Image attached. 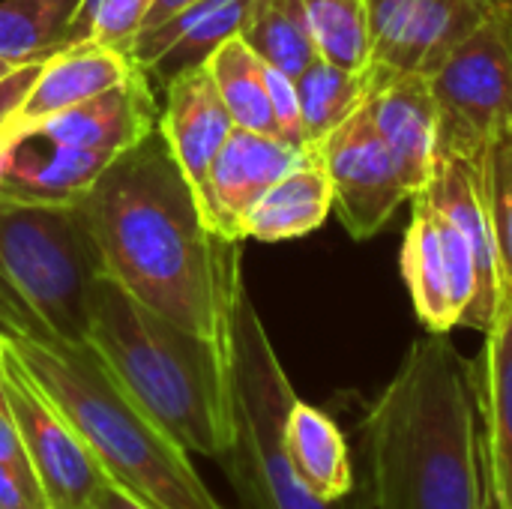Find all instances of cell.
<instances>
[{
  "label": "cell",
  "mask_w": 512,
  "mask_h": 509,
  "mask_svg": "<svg viewBox=\"0 0 512 509\" xmlns=\"http://www.w3.org/2000/svg\"><path fill=\"white\" fill-rule=\"evenodd\" d=\"M102 267L177 327L231 348L243 240L213 231L159 123L114 156L81 198Z\"/></svg>",
  "instance_id": "6da1fadb"
},
{
  "label": "cell",
  "mask_w": 512,
  "mask_h": 509,
  "mask_svg": "<svg viewBox=\"0 0 512 509\" xmlns=\"http://www.w3.org/2000/svg\"><path fill=\"white\" fill-rule=\"evenodd\" d=\"M360 432L375 509H489L474 369L447 333L411 342Z\"/></svg>",
  "instance_id": "7a4b0ae2"
},
{
  "label": "cell",
  "mask_w": 512,
  "mask_h": 509,
  "mask_svg": "<svg viewBox=\"0 0 512 509\" xmlns=\"http://www.w3.org/2000/svg\"><path fill=\"white\" fill-rule=\"evenodd\" d=\"M87 342L189 456L219 462L228 453L234 438L231 348L147 309L105 270L93 285Z\"/></svg>",
  "instance_id": "3957f363"
},
{
  "label": "cell",
  "mask_w": 512,
  "mask_h": 509,
  "mask_svg": "<svg viewBox=\"0 0 512 509\" xmlns=\"http://www.w3.org/2000/svg\"><path fill=\"white\" fill-rule=\"evenodd\" d=\"M0 336L81 435L108 483L150 509H228L207 489L192 456L126 393L90 342Z\"/></svg>",
  "instance_id": "277c9868"
},
{
  "label": "cell",
  "mask_w": 512,
  "mask_h": 509,
  "mask_svg": "<svg viewBox=\"0 0 512 509\" xmlns=\"http://www.w3.org/2000/svg\"><path fill=\"white\" fill-rule=\"evenodd\" d=\"M234 438L219 459L240 509H375L369 489L345 501H315L294 477L285 450V420L297 399L279 354L249 300L240 297L231 339Z\"/></svg>",
  "instance_id": "5b68a950"
},
{
  "label": "cell",
  "mask_w": 512,
  "mask_h": 509,
  "mask_svg": "<svg viewBox=\"0 0 512 509\" xmlns=\"http://www.w3.org/2000/svg\"><path fill=\"white\" fill-rule=\"evenodd\" d=\"M438 111V162L483 171L492 144L512 132V21L489 18L429 78Z\"/></svg>",
  "instance_id": "8992f818"
},
{
  "label": "cell",
  "mask_w": 512,
  "mask_h": 509,
  "mask_svg": "<svg viewBox=\"0 0 512 509\" xmlns=\"http://www.w3.org/2000/svg\"><path fill=\"white\" fill-rule=\"evenodd\" d=\"M0 387L12 408L24 456L51 509H90L108 477L69 426V420L36 387L18 357L3 345Z\"/></svg>",
  "instance_id": "52a82bcc"
},
{
  "label": "cell",
  "mask_w": 512,
  "mask_h": 509,
  "mask_svg": "<svg viewBox=\"0 0 512 509\" xmlns=\"http://www.w3.org/2000/svg\"><path fill=\"white\" fill-rule=\"evenodd\" d=\"M315 156L330 177L333 210L354 240L381 234L399 204L411 201L396 159L372 123L369 105L333 129L318 144Z\"/></svg>",
  "instance_id": "ba28073f"
},
{
  "label": "cell",
  "mask_w": 512,
  "mask_h": 509,
  "mask_svg": "<svg viewBox=\"0 0 512 509\" xmlns=\"http://www.w3.org/2000/svg\"><path fill=\"white\" fill-rule=\"evenodd\" d=\"M489 12L486 0H369V66L432 78Z\"/></svg>",
  "instance_id": "9c48e42d"
},
{
  "label": "cell",
  "mask_w": 512,
  "mask_h": 509,
  "mask_svg": "<svg viewBox=\"0 0 512 509\" xmlns=\"http://www.w3.org/2000/svg\"><path fill=\"white\" fill-rule=\"evenodd\" d=\"M156 123H159L156 93L147 84V78L135 69L123 84L93 99H84L72 108H63L57 114L3 132L0 147L15 141H39L48 147L105 150L117 156L132 144H138Z\"/></svg>",
  "instance_id": "30bf717a"
},
{
  "label": "cell",
  "mask_w": 512,
  "mask_h": 509,
  "mask_svg": "<svg viewBox=\"0 0 512 509\" xmlns=\"http://www.w3.org/2000/svg\"><path fill=\"white\" fill-rule=\"evenodd\" d=\"M315 156L276 135H261L234 126L219 156L210 165L207 186L198 198L201 213L213 231L246 243V216L258 198L291 168Z\"/></svg>",
  "instance_id": "8fae6325"
},
{
  "label": "cell",
  "mask_w": 512,
  "mask_h": 509,
  "mask_svg": "<svg viewBox=\"0 0 512 509\" xmlns=\"http://www.w3.org/2000/svg\"><path fill=\"white\" fill-rule=\"evenodd\" d=\"M255 3L258 0H201L165 24L135 33L126 57L147 78L153 93H162L171 78L201 66L216 45L240 36Z\"/></svg>",
  "instance_id": "7c38bea8"
},
{
  "label": "cell",
  "mask_w": 512,
  "mask_h": 509,
  "mask_svg": "<svg viewBox=\"0 0 512 509\" xmlns=\"http://www.w3.org/2000/svg\"><path fill=\"white\" fill-rule=\"evenodd\" d=\"M429 201L438 213H444L471 243L474 264H477V297L471 309L462 315L459 327L489 330L492 321L501 312L504 303V279H501V261L498 246L492 234V222L486 213L483 189H480V171L462 159H447L435 165V174L426 186Z\"/></svg>",
  "instance_id": "4fadbf2b"
},
{
  "label": "cell",
  "mask_w": 512,
  "mask_h": 509,
  "mask_svg": "<svg viewBox=\"0 0 512 509\" xmlns=\"http://www.w3.org/2000/svg\"><path fill=\"white\" fill-rule=\"evenodd\" d=\"M162 96L159 129L195 198H201L210 165L234 132V120L204 63L171 78Z\"/></svg>",
  "instance_id": "5bb4252c"
},
{
  "label": "cell",
  "mask_w": 512,
  "mask_h": 509,
  "mask_svg": "<svg viewBox=\"0 0 512 509\" xmlns=\"http://www.w3.org/2000/svg\"><path fill=\"white\" fill-rule=\"evenodd\" d=\"M477 414L483 420L480 462L489 509H512V303L486 330L474 366Z\"/></svg>",
  "instance_id": "9a60e30c"
},
{
  "label": "cell",
  "mask_w": 512,
  "mask_h": 509,
  "mask_svg": "<svg viewBox=\"0 0 512 509\" xmlns=\"http://www.w3.org/2000/svg\"><path fill=\"white\" fill-rule=\"evenodd\" d=\"M366 105L408 192H423L438 165V111L429 78H384Z\"/></svg>",
  "instance_id": "2e32d148"
},
{
  "label": "cell",
  "mask_w": 512,
  "mask_h": 509,
  "mask_svg": "<svg viewBox=\"0 0 512 509\" xmlns=\"http://www.w3.org/2000/svg\"><path fill=\"white\" fill-rule=\"evenodd\" d=\"M135 72L126 51L102 45V42H78L54 51L45 57L36 81L30 84L27 96L21 99L18 111L12 114L9 129L27 126L63 108H72L84 99H93L117 84H123Z\"/></svg>",
  "instance_id": "e0dca14e"
},
{
  "label": "cell",
  "mask_w": 512,
  "mask_h": 509,
  "mask_svg": "<svg viewBox=\"0 0 512 509\" xmlns=\"http://www.w3.org/2000/svg\"><path fill=\"white\" fill-rule=\"evenodd\" d=\"M285 450L297 483L315 501L336 504L360 489L342 429L327 411L303 399H294L288 411Z\"/></svg>",
  "instance_id": "ac0fdd59"
},
{
  "label": "cell",
  "mask_w": 512,
  "mask_h": 509,
  "mask_svg": "<svg viewBox=\"0 0 512 509\" xmlns=\"http://www.w3.org/2000/svg\"><path fill=\"white\" fill-rule=\"evenodd\" d=\"M333 210L330 177L318 156H309L288 174H282L249 210L246 240L282 243L318 231Z\"/></svg>",
  "instance_id": "d6986e66"
},
{
  "label": "cell",
  "mask_w": 512,
  "mask_h": 509,
  "mask_svg": "<svg viewBox=\"0 0 512 509\" xmlns=\"http://www.w3.org/2000/svg\"><path fill=\"white\" fill-rule=\"evenodd\" d=\"M411 225L402 243V276L414 300V312L429 333H450L459 327V315L453 306L447 261L441 249L438 213L423 192L411 195Z\"/></svg>",
  "instance_id": "ffe728a7"
},
{
  "label": "cell",
  "mask_w": 512,
  "mask_h": 509,
  "mask_svg": "<svg viewBox=\"0 0 512 509\" xmlns=\"http://www.w3.org/2000/svg\"><path fill=\"white\" fill-rule=\"evenodd\" d=\"M378 72L372 66L366 69H342L321 57H315L297 78V96H300V114H303V132L306 147L315 153L318 144L339 129L351 114H357L372 93L378 90Z\"/></svg>",
  "instance_id": "44dd1931"
},
{
  "label": "cell",
  "mask_w": 512,
  "mask_h": 509,
  "mask_svg": "<svg viewBox=\"0 0 512 509\" xmlns=\"http://www.w3.org/2000/svg\"><path fill=\"white\" fill-rule=\"evenodd\" d=\"M234 126L276 135V117L270 105V87H267V63L243 42V36H231L204 60Z\"/></svg>",
  "instance_id": "7402d4cb"
},
{
  "label": "cell",
  "mask_w": 512,
  "mask_h": 509,
  "mask_svg": "<svg viewBox=\"0 0 512 509\" xmlns=\"http://www.w3.org/2000/svg\"><path fill=\"white\" fill-rule=\"evenodd\" d=\"M240 36L267 66L288 78H297L318 57L303 0H258Z\"/></svg>",
  "instance_id": "603a6c76"
},
{
  "label": "cell",
  "mask_w": 512,
  "mask_h": 509,
  "mask_svg": "<svg viewBox=\"0 0 512 509\" xmlns=\"http://www.w3.org/2000/svg\"><path fill=\"white\" fill-rule=\"evenodd\" d=\"M78 0H0V60L27 63L63 48Z\"/></svg>",
  "instance_id": "cb8c5ba5"
},
{
  "label": "cell",
  "mask_w": 512,
  "mask_h": 509,
  "mask_svg": "<svg viewBox=\"0 0 512 509\" xmlns=\"http://www.w3.org/2000/svg\"><path fill=\"white\" fill-rule=\"evenodd\" d=\"M303 9L321 60L342 69L369 66V0H303Z\"/></svg>",
  "instance_id": "d4e9b609"
},
{
  "label": "cell",
  "mask_w": 512,
  "mask_h": 509,
  "mask_svg": "<svg viewBox=\"0 0 512 509\" xmlns=\"http://www.w3.org/2000/svg\"><path fill=\"white\" fill-rule=\"evenodd\" d=\"M480 189L486 201V213L492 222L498 261H501V279H504V306L512 303V132L501 135L480 171Z\"/></svg>",
  "instance_id": "484cf974"
},
{
  "label": "cell",
  "mask_w": 512,
  "mask_h": 509,
  "mask_svg": "<svg viewBox=\"0 0 512 509\" xmlns=\"http://www.w3.org/2000/svg\"><path fill=\"white\" fill-rule=\"evenodd\" d=\"M150 3L153 0H78L63 36V48L78 42H102L126 51Z\"/></svg>",
  "instance_id": "4316f807"
},
{
  "label": "cell",
  "mask_w": 512,
  "mask_h": 509,
  "mask_svg": "<svg viewBox=\"0 0 512 509\" xmlns=\"http://www.w3.org/2000/svg\"><path fill=\"white\" fill-rule=\"evenodd\" d=\"M267 87H270V105H273V117H276V132L282 141L309 150L306 147V132H303V114H300V96H297V84L294 78H288L285 72L267 66Z\"/></svg>",
  "instance_id": "83f0119b"
},
{
  "label": "cell",
  "mask_w": 512,
  "mask_h": 509,
  "mask_svg": "<svg viewBox=\"0 0 512 509\" xmlns=\"http://www.w3.org/2000/svg\"><path fill=\"white\" fill-rule=\"evenodd\" d=\"M0 509H51L33 471L0 462Z\"/></svg>",
  "instance_id": "f1b7e54d"
},
{
  "label": "cell",
  "mask_w": 512,
  "mask_h": 509,
  "mask_svg": "<svg viewBox=\"0 0 512 509\" xmlns=\"http://www.w3.org/2000/svg\"><path fill=\"white\" fill-rule=\"evenodd\" d=\"M48 57H51V54H48ZM42 63H45V57L27 60V63H18L12 72H6V75L0 78V135H3V129L9 126L12 114L18 111L21 99L27 96L30 84L36 81V75H39Z\"/></svg>",
  "instance_id": "f546056e"
},
{
  "label": "cell",
  "mask_w": 512,
  "mask_h": 509,
  "mask_svg": "<svg viewBox=\"0 0 512 509\" xmlns=\"http://www.w3.org/2000/svg\"><path fill=\"white\" fill-rule=\"evenodd\" d=\"M0 462L30 471V462L24 456V444H21V435H18V426H15V417H12L3 387H0Z\"/></svg>",
  "instance_id": "4dcf8cb0"
},
{
  "label": "cell",
  "mask_w": 512,
  "mask_h": 509,
  "mask_svg": "<svg viewBox=\"0 0 512 509\" xmlns=\"http://www.w3.org/2000/svg\"><path fill=\"white\" fill-rule=\"evenodd\" d=\"M195 3H201V0H153V3H150V9H147V12H144V18H141L138 33H141V30H150V27L165 24L168 18L180 15L183 9H189V6H195Z\"/></svg>",
  "instance_id": "1f68e13d"
},
{
  "label": "cell",
  "mask_w": 512,
  "mask_h": 509,
  "mask_svg": "<svg viewBox=\"0 0 512 509\" xmlns=\"http://www.w3.org/2000/svg\"><path fill=\"white\" fill-rule=\"evenodd\" d=\"M90 509H150L147 504L135 501L132 495H126L123 489H117L114 483H105L102 492L96 495V501L90 504Z\"/></svg>",
  "instance_id": "d6a6232c"
},
{
  "label": "cell",
  "mask_w": 512,
  "mask_h": 509,
  "mask_svg": "<svg viewBox=\"0 0 512 509\" xmlns=\"http://www.w3.org/2000/svg\"><path fill=\"white\" fill-rule=\"evenodd\" d=\"M492 12H501L507 21H512V0H486Z\"/></svg>",
  "instance_id": "836d02e7"
},
{
  "label": "cell",
  "mask_w": 512,
  "mask_h": 509,
  "mask_svg": "<svg viewBox=\"0 0 512 509\" xmlns=\"http://www.w3.org/2000/svg\"><path fill=\"white\" fill-rule=\"evenodd\" d=\"M15 66H18V63H9V60H0V78H3L6 72H12Z\"/></svg>",
  "instance_id": "e575fe53"
},
{
  "label": "cell",
  "mask_w": 512,
  "mask_h": 509,
  "mask_svg": "<svg viewBox=\"0 0 512 509\" xmlns=\"http://www.w3.org/2000/svg\"><path fill=\"white\" fill-rule=\"evenodd\" d=\"M0 357H3V336H0Z\"/></svg>",
  "instance_id": "d590c367"
},
{
  "label": "cell",
  "mask_w": 512,
  "mask_h": 509,
  "mask_svg": "<svg viewBox=\"0 0 512 509\" xmlns=\"http://www.w3.org/2000/svg\"><path fill=\"white\" fill-rule=\"evenodd\" d=\"M486 504H489V501H486Z\"/></svg>",
  "instance_id": "8d00e7d4"
}]
</instances>
